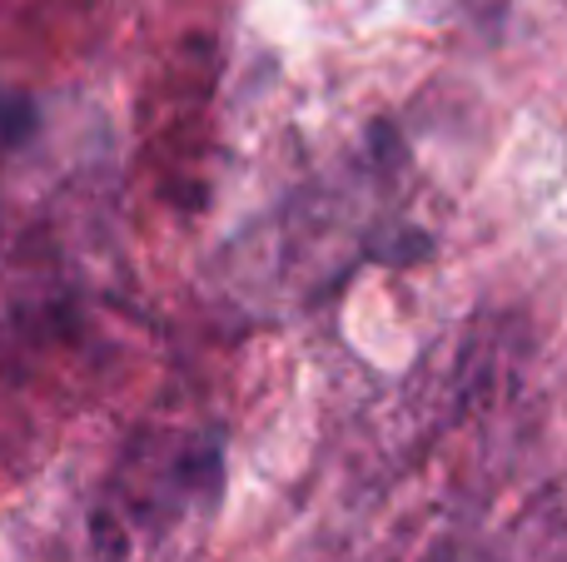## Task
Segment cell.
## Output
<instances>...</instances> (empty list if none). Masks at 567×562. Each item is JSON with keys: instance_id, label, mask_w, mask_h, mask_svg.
I'll return each mask as SVG.
<instances>
[{"instance_id": "cell-1", "label": "cell", "mask_w": 567, "mask_h": 562, "mask_svg": "<svg viewBox=\"0 0 567 562\" xmlns=\"http://www.w3.org/2000/svg\"><path fill=\"white\" fill-rule=\"evenodd\" d=\"M30 129H35V105L16 90H0V149L20 145Z\"/></svg>"}]
</instances>
